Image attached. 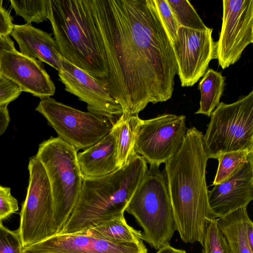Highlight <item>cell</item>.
<instances>
[{
	"instance_id": "6da1fadb",
	"label": "cell",
	"mask_w": 253,
	"mask_h": 253,
	"mask_svg": "<svg viewBox=\"0 0 253 253\" xmlns=\"http://www.w3.org/2000/svg\"><path fill=\"white\" fill-rule=\"evenodd\" d=\"M107 78L123 115L170 99L178 66L154 0H83Z\"/></svg>"
},
{
	"instance_id": "7a4b0ae2",
	"label": "cell",
	"mask_w": 253,
	"mask_h": 253,
	"mask_svg": "<svg viewBox=\"0 0 253 253\" xmlns=\"http://www.w3.org/2000/svg\"><path fill=\"white\" fill-rule=\"evenodd\" d=\"M203 135L194 126L188 128L176 153L165 163L164 172L175 230L184 243L202 245L209 220L215 219L208 202Z\"/></svg>"
},
{
	"instance_id": "3957f363",
	"label": "cell",
	"mask_w": 253,
	"mask_h": 253,
	"mask_svg": "<svg viewBox=\"0 0 253 253\" xmlns=\"http://www.w3.org/2000/svg\"><path fill=\"white\" fill-rule=\"evenodd\" d=\"M147 169L146 161L136 154L109 174L84 179L77 204L59 233H82L124 214Z\"/></svg>"
},
{
	"instance_id": "277c9868",
	"label": "cell",
	"mask_w": 253,
	"mask_h": 253,
	"mask_svg": "<svg viewBox=\"0 0 253 253\" xmlns=\"http://www.w3.org/2000/svg\"><path fill=\"white\" fill-rule=\"evenodd\" d=\"M47 19L61 56L103 86L107 73L83 0H49Z\"/></svg>"
},
{
	"instance_id": "5b68a950",
	"label": "cell",
	"mask_w": 253,
	"mask_h": 253,
	"mask_svg": "<svg viewBox=\"0 0 253 253\" xmlns=\"http://www.w3.org/2000/svg\"><path fill=\"white\" fill-rule=\"evenodd\" d=\"M125 211L142 228L143 241L158 250L169 244L175 231L165 174L150 167Z\"/></svg>"
},
{
	"instance_id": "8992f818",
	"label": "cell",
	"mask_w": 253,
	"mask_h": 253,
	"mask_svg": "<svg viewBox=\"0 0 253 253\" xmlns=\"http://www.w3.org/2000/svg\"><path fill=\"white\" fill-rule=\"evenodd\" d=\"M77 153L76 148L58 136L41 143L36 155L48 178L59 233L77 204L84 180Z\"/></svg>"
},
{
	"instance_id": "52a82bcc",
	"label": "cell",
	"mask_w": 253,
	"mask_h": 253,
	"mask_svg": "<svg viewBox=\"0 0 253 253\" xmlns=\"http://www.w3.org/2000/svg\"><path fill=\"white\" fill-rule=\"evenodd\" d=\"M203 140L208 159L231 152L253 153V90L231 104L219 103Z\"/></svg>"
},
{
	"instance_id": "ba28073f",
	"label": "cell",
	"mask_w": 253,
	"mask_h": 253,
	"mask_svg": "<svg viewBox=\"0 0 253 253\" xmlns=\"http://www.w3.org/2000/svg\"><path fill=\"white\" fill-rule=\"evenodd\" d=\"M28 170L29 185L17 230L23 248L59 233L48 178L43 165L36 156L30 159Z\"/></svg>"
},
{
	"instance_id": "9c48e42d",
	"label": "cell",
	"mask_w": 253,
	"mask_h": 253,
	"mask_svg": "<svg viewBox=\"0 0 253 253\" xmlns=\"http://www.w3.org/2000/svg\"><path fill=\"white\" fill-rule=\"evenodd\" d=\"M36 110L45 118L58 137L78 151L100 141L113 125L107 118L81 111L50 97L41 99Z\"/></svg>"
},
{
	"instance_id": "30bf717a",
	"label": "cell",
	"mask_w": 253,
	"mask_h": 253,
	"mask_svg": "<svg viewBox=\"0 0 253 253\" xmlns=\"http://www.w3.org/2000/svg\"><path fill=\"white\" fill-rule=\"evenodd\" d=\"M184 115L164 114L142 120L134 146L135 153L142 157L150 167L159 168L173 156L186 134Z\"/></svg>"
},
{
	"instance_id": "8fae6325",
	"label": "cell",
	"mask_w": 253,
	"mask_h": 253,
	"mask_svg": "<svg viewBox=\"0 0 253 253\" xmlns=\"http://www.w3.org/2000/svg\"><path fill=\"white\" fill-rule=\"evenodd\" d=\"M223 17L215 59L223 69L235 64L253 42V0H223Z\"/></svg>"
},
{
	"instance_id": "7c38bea8",
	"label": "cell",
	"mask_w": 253,
	"mask_h": 253,
	"mask_svg": "<svg viewBox=\"0 0 253 253\" xmlns=\"http://www.w3.org/2000/svg\"><path fill=\"white\" fill-rule=\"evenodd\" d=\"M212 29L206 31L180 26L172 42L181 85L192 86L204 76L210 61L215 59Z\"/></svg>"
},
{
	"instance_id": "4fadbf2b",
	"label": "cell",
	"mask_w": 253,
	"mask_h": 253,
	"mask_svg": "<svg viewBox=\"0 0 253 253\" xmlns=\"http://www.w3.org/2000/svg\"><path fill=\"white\" fill-rule=\"evenodd\" d=\"M58 72L65 89L87 104L88 112L107 118L114 125L123 114L121 106L95 79L62 57Z\"/></svg>"
},
{
	"instance_id": "5bb4252c",
	"label": "cell",
	"mask_w": 253,
	"mask_h": 253,
	"mask_svg": "<svg viewBox=\"0 0 253 253\" xmlns=\"http://www.w3.org/2000/svg\"><path fill=\"white\" fill-rule=\"evenodd\" d=\"M23 253H148L143 241L118 244L81 233H59L23 249Z\"/></svg>"
},
{
	"instance_id": "9a60e30c",
	"label": "cell",
	"mask_w": 253,
	"mask_h": 253,
	"mask_svg": "<svg viewBox=\"0 0 253 253\" xmlns=\"http://www.w3.org/2000/svg\"><path fill=\"white\" fill-rule=\"evenodd\" d=\"M208 192V202L215 218H220L253 200V155L225 180Z\"/></svg>"
},
{
	"instance_id": "2e32d148",
	"label": "cell",
	"mask_w": 253,
	"mask_h": 253,
	"mask_svg": "<svg viewBox=\"0 0 253 253\" xmlns=\"http://www.w3.org/2000/svg\"><path fill=\"white\" fill-rule=\"evenodd\" d=\"M0 74L20 88L41 99L54 95L53 81L39 60L17 50L5 52L0 60Z\"/></svg>"
},
{
	"instance_id": "e0dca14e",
	"label": "cell",
	"mask_w": 253,
	"mask_h": 253,
	"mask_svg": "<svg viewBox=\"0 0 253 253\" xmlns=\"http://www.w3.org/2000/svg\"><path fill=\"white\" fill-rule=\"evenodd\" d=\"M10 35L17 42L20 53L38 58L54 68L61 69L62 56L57 43L51 35L31 24L14 25Z\"/></svg>"
},
{
	"instance_id": "ac0fdd59",
	"label": "cell",
	"mask_w": 253,
	"mask_h": 253,
	"mask_svg": "<svg viewBox=\"0 0 253 253\" xmlns=\"http://www.w3.org/2000/svg\"><path fill=\"white\" fill-rule=\"evenodd\" d=\"M77 162L84 179L109 174L119 169L115 133L112 127L100 141L77 153Z\"/></svg>"
},
{
	"instance_id": "d6986e66",
	"label": "cell",
	"mask_w": 253,
	"mask_h": 253,
	"mask_svg": "<svg viewBox=\"0 0 253 253\" xmlns=\"http://www.w3.org/2000/svg\"><path fill=\"white\" fill-rule=\"evenodd\" d=\"M247 207L240 208L217 218V225L227 243L230 253H253L246 234Z\"/></svg>"
},
{
	"instance_id": "ffe728a7",
	"label": "cell",
	"mask_w": 253,
	"mask_h": 253,
	"mask_svg": "<svg viewBox=\"0 0 253 253\" xmlns=\"http://www.w3.org/2000/svg\"><path fill=\"white\" fill-rule=\"evenodd\" d=\"M86 234L118 244L136 243L142 241L141 230L129 225L124 214L94 224L86 231L78 233Z\"/></svg>"
},
{
	"instance_id": "44dd1931",
	"label": "cell",
	"mask_w": 253,
	"mask_h": 253,
	"mask_svg": "<svg viewBox=\"0 0 253 253\" xmlns=\"http://www.w3.org/2000/svg\"><path fill=\"white\" fill-rule=\"evenodd\" d=\"M142 121L138 115H122L113 125L117 141V161L119 168L136 154L134 150L136 136Z\"/></svg>"
},
{
	"instance_id": "7402d4cb",
	"label": "cell",
	"mask_w": 253,
	"mask_h": 253,
	"mask_svg": "<svg viewBox=\"0 0 253 253\" xmlns=\"http://www.w3.org/2000/svg\"><path fill=\"white\" fill-rule=\"evenodd\" d=\"M225 78L221 72L209 69L201 80L198 89L201 92L200 108L195 114L210 117L219 103L224 86Z\"/></svg>"
},
{
	"instance_id": "603a6c76",
	"label": "cell",
	"mask_w": 253,
	"mask_h": 253,
	"mask_svg": "<svg viewBox=\"0 0 253 253\" xmlns=\"http://www.w3.org/2000/svg\"><path fill=\"white\" fill-rule=\"evenodd\" d=\"M180 26L199 30L206 31L207 27L187 0H166Z\"/></svg>"
},
{
	"instance_id": "cb8c5ba5",
	"label": "cell",
	"mask_w": 253,
	"mask_h": 253,
	"mask_svg": "<svg viewBox=\"0 0 253 253\" xmlns=\"http://www.w3.org/2000/svg\"><path fill=\"white\" fill-rule=\"evenodd\" d=\"M10 2L16 14L23 17L26 24L39 23L47 19L49 0H10Z\"/></svg>"
},
{
	"instance_id": "d4e9b609",
	"label": "cell",
	"mask_w": 253,
	"mask_h": 253,
	"mask_svg": "<svg viewBox=\"0 0 253 253\" xmlns=\"http://www.w3.org/2000/svg\"><path fill=\"white\" fill-rule=\"evenodd\" d=\"M253 155V153L245 151L226 153L219 156L218 167L212 183L217 184L227 179L242 163L246 162Z\"/></svg>"
},
{
	"instance_id": "484cf974",
	"label": "cell",
	"mask_w": 253,
	"mask_h": 253,
	"mask_svg": "<svg viewBox=\"0 0 253 253\" xmlns=\"http://www.w3.org/2000/svg\"><path fill=\"white\" fill-rule=\"evenodd\" d=\"M201 253H230L217 225V218L209 220L203 239Z\"/></svg>"
},
{
	"instance_id": "4316f807",
	"label": "cell",
	"mask_w": 253,
	"mask_h": 253,
	"mask_svg": "<svg viewBox=\"0 0 253 253\" xmlns=\"http://www.w3.org/2000/svg\"><path fill=\"white\" fill-rule=\"evenodd\" d=\"M23 247L17 230L11 231L0 223V253H22Z\"/></svg>"
},
{
	"instance_id": "83f0119b",
	"label": "cell",
	"mask_w": 253,
	"mask_h": 253,
	"mask_svg": "<svg viewBox=\"0 0 253 253\" xmlns=\"http://www.w3.org/2000/svg\"><path fill=\"white\" fill-rule=\"evenodd\" d=\"M161 20L171 42L175 39L179 26L166 0H154Z\"/></svg>"
},
{
	"instance_id": "f1b7e54d",
	"label": "cell",
	"mask_w": 253,
	"mask_h": 253,
	"mask_svg": "<svg viewBox=\"0 0 253 253\" xmlns=\"http://www.w3.org/2000/svg\"><path fill=\"white\" fill-rule=\"evenodd\" d=\"M18 210V202L9 187L0 185V223Z\"/></svg>"
},
{
	"instance_id": "f546056e",
	"label": "cell",
	"mask_w": 253,
	"mask_h": 253,
	"mask_svg": "<svg viewBox=\"0 0 253 253\" xmlns=\"http://www.w3.org/2000/svg\"><path fill=\"white\" fill-rule=\"evenodd\" d=\"M19 86L0 74V106L8 105L21 93Z\"/></svg>"
},
{
	"instance_id": "4dcf8cb0",
	"label": "cell",
	"mask_w": 253,
	"mask_h": 253,
	"mask_svg": "<svg viewBox=\"0 0 253 253\" xmlns=\"http://www.w3.org/2000/svg\"><path fill=\"white\" fill-rule=\"evenodd\" d=\"M13 26L9 12L2 7H0V35L9 36Z\"/></svg>"
},
{
	"instance_id": "1f68e13d",
	"label": "cell",
	"mask_w": 253,
	"mask_h": 253,
	"mask_svg": "<svg viewBox=\"0 0 253 253\" xmlns=\"http://www.w3.org/2000/svg\"><path fill=\"white\" fill-rule=\"evenodd\" d=\"M16 49L15 47L14 42L9 36L0 35V60L2 54L5 52L14 51Z\"/></svg>"
},
{
	"instance_id": "d6a6232c",
	"label": "cell",
	"mask_w": 253,
	"mask_h": 253,
	"mask_svg": "<svg viewBox=\"0 0 253 253\" xmlns=\"http://www.w3.org/2000/svg\"><path fill=\"white\" fill-rule=\"evenodd\" d=\"M9 122L10 117L7 105L0 106V136L5 132Z\"/></svg>"
},
{
	"instance_id": "836d02e7",
	"label": "cell",
	"mask_w": 253,
	"mask_h": 253,
	"mask_svg": "<svg viewBox=\"0 0 253 253\" xmlns=\"http://www.w3.org/2000/svg\"><path fill=\"white\" fill-rule=\"evenodd\" d=\"M245 226L247 239L251 249L253 250V223L249 215L246 219Z\"/></svg>"
},
{
	"instance_id": "e575fe53",
	"label": "cell",
	"mask_w": 253,
	"mask_h": 253,
	"mask_svg": "<svg viewBox=\"0 0 253 253\" xmlns=\"http://www.w3.org/2000/svg\"><path fill=\"white\" fill-rule=\"evenodd\" d=\"M156 253H186V252L185 250L175 249L171 247L169 244H167L161 247Z\"/></svg>"
},
{
	"instance_id": "d590c367",
	"label": "cell",
	"mask_w": 253,
	"mask_h": 253,
	"mask_svg": "<svg viewBox=\"0 0 253 253\" xmlns=\"http://www.w3.org/2000/svg\"><path fill=\"white\" fill-rule=\"evenodd\" d=\"M3 1L2 0H0V7H2Z\"/></svg>"
},
{
	"instance_id": "8d00e7d4",
	"label": "cell",
	"mask_w": 253,
	"mask_h": 253,
	"mask_svg": "<svg viewBox=\"0 0 253 253\" xmlns=\"http://www.w3.org/2000/svg\"></svg>"
}]
</instances>
